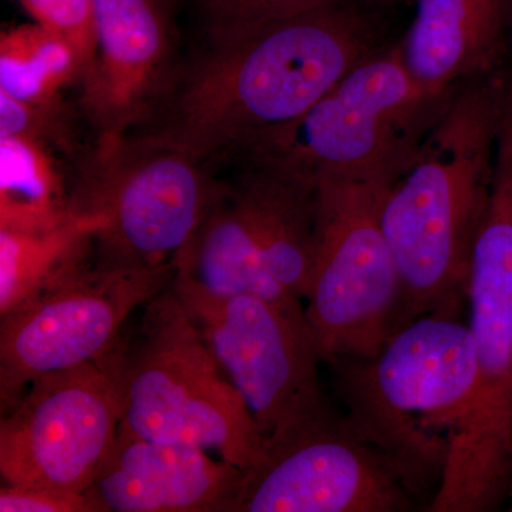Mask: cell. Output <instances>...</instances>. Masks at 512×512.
I'll return each mask as SVG.
<instances>
[{"mask_svg":"<svg viewBox=\"0 0 512 512\" xmlns=\"http://www.w3.org/2000/svg\"><path fill=\"white\" fill-rule=\"evenodd\" d=\"M367 0H330L291 18L211 40L151 136L202 160L255 131L298 119L383 49Z\"/></svg>","mask_w":512,"mask_h":512,"instance_id":"6da1fadb","label":"cell"},{"mask_svg":"<svg viewBox=\"0 0 512 512\" xmlns=\"http://www.w3.org/2000/svg\"><path fill=\"white\" fill-rule=\"evenodd\" d=\"M504 82L490 74L458 84L384 194L380 220L399 281L393 332L467 291L493 183Z\"/></svg>","mask_w":512,"mask_h":512,"instance_id":"7a4b0ae2","label":"cell"},{"mask_svg":"<svg viewBox=\"0 0 512 512\" xmlns=\"http://www.w3.org/2000/svg\"><path fill=\"white\" fill-rule=\"evenodd\" d=\"M420 86L399 45L367 57L328 93L281 126L255 131L227 153L315 185L396 178L446 106Z\"/></svg>","mask_w":512,"mask_h":512,"instance_id":"3957f363","label":"cell"},{"mask_svg":"<svg viewBox=\"0 0 512 512\" xmlns=\"http://www.w3.org/2000/svg\"><path fill=\"white\" fill-rule=\"evenodd\" d=\"M99 362L116 384L124 433L217 451L242 471L264 460L265 439L251 410L171 286Z\"/></svg>","mask_w":512,"mask_h":512,"instance_id":"277c9868","label":"cell"},{"mask_svg":"<svg viewBox=\"0 0 512 512\" xmlns=\"http://www.w3.org/2000/svg\"><path fill=\"white\" fill-rule=\"evenodd\" d=\"M477 387L430 511H491L512 483V99L498 127L493 183L467 281Z\"/></svg>","mask_w":512,"mask_h":512,"instance_id":"5b68a950","label":"cell"},{"mask_svg":"<svg viewBox=\"0 0 512 512\" xmlns=\"http://www.w3.org/2000/svg\"><path fill=\"white\" fill-rule=\"evenodd\" d=\"M336 367L353 407L349 426L389 453L409 480L419 468L441 476L476 394L468 325L430 313L393 332L376 356Z\"/></svg>","mask_w":512,"mask_h":512,"instance_id":"8992f818","label":"cell"},{"mask_svg":"<svg viewBox=\"0 0 512 512\" xmlns=\"http://www.w3.org/2000/svg\"><path fill=\"white\" fill-rule=\"evenodd\" d=\"M171 288L244 397L265 451L333 417L305 302L215 293L177 271Z\"/></svg>","mask_w":512,"mask_h":512,"instance_id":"52a82bcc","label":"cell"},{"mask_svg":"<svg viewBox=\"0 0 512 512\" xmlns=\"http://www.w3.org/2000/svg\"><path fill=\"white\" fill-rule=\"evenodd\" d=\"M173 262L208 291L299 299L318 247V185L244 164Z\"/></svg>","mask_w":512,"mask_h":512,"instance_id":"ba28073f","label":"cell"},{"mask_svg":"<svg viewBox=\"0 0 512 512\" xmlns=\"http://www.w3.org/2000/svg\"><path fill=\"white\" fill-rule=\"evenodd\" d=\"M393 181L318 185V247L305 308L323 362L370 359L393 333L399 281L380 220Z\"/></svg>","mask_w":512,"mask_h":512,"instance_id":"9c48e42d","label":"cell"},{"mask_svg":"<svg viewBox=\"0 0 512 512\" xmlns=\"http://www.w3.org/2000/svg\"><path fill=\"white\" fill-rule=\"evenodd\" d=\"M204 161L151 134L100 140L97 165L73 195L74 210L103 220L94 237L97 259L137 268L173 262L220 190Z\"/></svg>","mask_w":512,"mask_h":512,"instance_id":"30bf717a","label":"cell"},{"mask_svg":"<svg viewBox=\"0 0 512 512\" xmlns=\"http://www.w3.org/2000/svg\"><path fill=\"white\" fill-rule=\"evenodd\" d=\"M92 256L0 319V413L13 409L37 377L99 362L131 313L170 288L177 271L174 262L137 268Z\"/></svg>","mask_w":512,"mask_h":512,"instance_id":"8fae6325","label":"cell"},{"mask_svg":"<svg viewBox=\"0 0 512 512\" xmlns=\"http://www.w3.org/2000/svg\"><path fill=\"white\" fill-rule=\"evenodd\" d=\"M119 429V394L103 363L47 373L2 414L0 474L16 487L84 493Z\"/></svg>","mask_w":512,"mask_h":512,"instance_id":"7c38bea8","label":"cell"},{"mask_svg":"<svg viewBox=\"0 0 512 512\" xmlns=\"http://www.w3.org/2000/svg\"><path fill=\"white\" fill-rule=\"evenodd\" d=\"M409 477L389 453L335 417L266 448L242 473L232 512H394Z\"/></svg>","mask_w":512,"mask_h":512,"instance_id":"4fadbf2b","label":"cell"},{"mask_svg":"<svg viewBox=\"0 0 512 512\" xmlns=\"http://www.w3.org/2000/svg\"><path fill=\"white\" fill-rule=\"evenodd\" d=\"M96 43L82 103L100 140L123 137L163 96L173 35L163 0H93Z\"/></svg>","mask_w":512,"mask_h":512,"instance_id":"5bb4252c","label":"cell"},{"mask_svg":"<svg viewBox=\"0 0 512 512\" xmlns=\"http://www.w3.org/2000/svg\"><path fill=\"white\" fill-rule=\"evenodd\" d=\"M242 473L202 448L138 439L119 429L84 495L93 512H232Z\"/></svg>","mask_w":512,"mask_h":512,"instance_id":"9a60e30c","label":"cell"},{"mask_svg":"<svg viewBox=\"0 0 512 512\" xmlns=\"http://www.w3.org/2000/svg\"><path fill=\"white\" fill-rule=\"evenodd\" d=\"M508 16V0H417L399 45L407 70L434 94L493 74Z\"/></svg>","mask_w":512,"mask_h":512,"instance_id":"2e32d148","label":"cell"},{"mask_svg":"<svg viewBox=\"0 0 512 512\" xmlns=\"http://www.w3.org/2000/svg\"><path fill=\"white\" fill-rule=\"evenodd\" d=\"M101 217H76L45 232L0 229V319L28 305L94 254Z\"/></svg>","mask_w":512,"mask_h":512,"instance_id":"e0dca14e","label":"cell"},{"mask_svg":"<svg viewBox=\"0 0 512 512\" xmlns=\"http://www.w3.org/2000/svg\"><path fill=\"white\" fill-rule=\"evenodd\" d=\"M76 215L42 138L0 137V229L45 232Z\"/></svg>","mask_w":512,"mask_h":512,"instance_id":"ac0fdd59","label":"cell"},{"mask_svg":"<svg viewBox=\"0 0 512 512\" xmlns=\"http://www.w3.org/2000/svg\"><path fill=\"white\" fill-rule=\"evenodd\" d=\"M82 73L76 47L39 23L0 36V92L15 99L52 109L63 87Z\"/></svg>","mask_w":512,"mask_h":512,"instance_id":"d6986e66","label":"cell"},{"mask_svg":"<svg viewBox=\"0 0 512 512\" xmlns=\"http://www.w3.org/2000/svg\"><path fill=\"white\" fill-rule=\"evenodd\" d=\"M330 0H201L211 40L239 35L291 18Z\"/></svg>","mask_w":512,"mask_h":512,"instance_id":"ffe728a7","label":"cell"},{"mask_svg":"<svg viewBox=\"0 0 512 512\" xmlns=\"http://www.w3.org/2000/svg\"><path fill=\"white\" fill-rule=\"evenodd\" d=\"M39 25L69 40L83 62V72L92 60L94 33L93 0H20ZM83 74V73H82Z\"/></svg>","mask_w":512,"mask_h":512,"instance_id":"44dd1931","label":"cell"},{"mask_svg":"<svg viewBox=\"0 0 512 512\" xmlns=\"http://www.w3.org/2000/svg\"><path fill=\"white\" fill-rule=\"evenodd\" d=\"M0 511L93 512V507L84 493L6 484L0 490Z\"/></svg>","mask_w":512,"mask_h":512,"instance_id":"7402d4cb","label":"cell"},{"mask_svg":"<svg viewBox=\"0 0 512 512\" xmlns=\"http://www.w3.org/2000/svg\"><path fill=\"white\" fill-rule=\"evenodd\" d=\"M52 109H39L25 101L0 92V137L42 136L45 114Z\"/></svg>","mask_w":512,"mask_h":512,"instance_id":"603a6c76","label":"cell"},{"mask_svg":"<svg viewBox=\"0 0 512 512\" xmlns=\"http://www.w3.org/2000/svg\"><path fill=\"white\" fill-rule=\"evenodd\" d=\"M367 2H373V0H367Z\"/></svg>","mask_w":512,"mask_h":512,"instance_id":"cb8c5ba5","label":"cell"}]
</instances>
